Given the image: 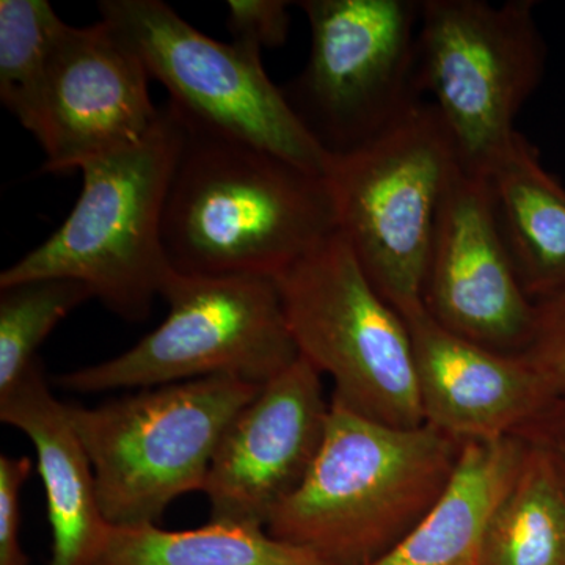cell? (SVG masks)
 I'll use <instances>...</instances> for the list:
<instances>
[{"label":"cell","mask_w":565,"mask_h":565,"mask_svg":"<svg viewBox=\"0 0 565 565\" xmlns=\"http://www.w3.org/2000/svg\"><path fill=\"white\" fill-rule=\"evenodd\" d=\"M98 565H327L266 527L214 522L195 530L111 527Z\"/></svg>","instance_id":"d6986e66"},{"label":"cell","mask_w":565,"mask_h":565,"mask_svg":"<svg viewBox=\"0 0 565 565\" xmlns=\"http://www.w3.org/2000/svg\"><path fill=\"white\" fill-rule=\"evenodd\" d=\"M534 0H422L415 84L430 93L460 166L486 174L546 70Z\"/></svg>","instance_id":"ba28073f"},{"label":"cell","mask_w":565,"mask_h":565,"mask_svg":"<svg viewBox=\"0 0 565 565\" xmlns=\"http://www.w3.org/2000/svg\"><path fill=\"white\" fill-rule=\"evenodd\" d=\"M182 140L184 128L167 104L147 139L82 166L73 211L43 244L0 274V288L71 278L126 321L147 319L172 270L162 221Z\"/></svg>","instance_id":"3957f363"},{"label":"cell","mask_w":565,"mask_h":565,"mask_svg":"<svg viewBox=\"0 0 565 565\" xmlns=\"http://www.w3.org/2000/svg\"><path fill=\"white\" fill-rule=\"evenodd\" d=\"M539 440H541V438H539ZM542 441H544V440H542ZM545 444H546V441H545ZM550 446H552L553 451L556 452L557 460H559L561 468H563L564 476H565V452L563 451V449L556 448V446H553V445H550Z\"/></svg>","instance_id":"484cf974"},{"label":"cell","mask_w":565,"mask_h":565,"mask_svg":"<svg viewBox=\"0 0 565 565\" xmlns=\"http://www.w3.org/2000/svg\"><path fill=\"white\" fill-rule=\"evenodd\" d=\"M520 355L541 377L550 403L565 394V288L534 302L530 341Z\"/></svg>","instance_id":"7402d4cb"},{"label":"cell","mask_w":565,"mask_h":565,"mask_svg":"<svg viewBox=\"0 0 565 565\" xmlns=\"http://www.w3.org/2000/svg\"><path fill=\"white\" fill-rule=\"evenodd\" d=\"M66 28L47 0H0V99L29 132Z\"/></svg>","instance_id":"ffe728a7"},{"label":"cell","mask_w":565,"mask_h":565,"mask_svg":"<svg viewBox=\"0 0 565 565\" xmlns=\"http://www.w3.org/2000/svg\"><path fill=\"white\" fill-rule=\"evenodd\" d=\"M228 24L234 43L262 51L280 47L288 40L289 6L282 0H230Z\"/></svg>","instance_id":"603a6c76"},{"label":"cell","mask_w":565,"mask_h":565,"mask_svg":"<svg viewBox=\"0 0 565 565\" xmlns=\"http://www.w3.org/2000/svg\"><path fill=\"white\" fill-rule=\"evenodd\" d=\"M462 448L429 424L390 426L332 397L321 449L266 530L327 565L374 564L433 508Z\"/></svg>","instance_id":"7a4b0ae2"},{"label":"cell","mask_w":565,"mask_h":565,"mask_svg":"<svg viewBox=\"0 0 565 565\" xmlns=\"http://www.w3.org/2000/svg\"><path fill=\"white\" fill-rule=\"evenodd\" d=\"M460 167L451 132L422 99L373 139L330 156L338 232L401 315L423 307L435 223Z\"/></svg>","instance_id":"277c9868"},{"label":"cell","mask_w":565,"mask_h":565,"mask_svg":"<svg viewBox=\"0 0 565 565\" xmlns=\"http://www.w3.org/2000/svg\"><path fill=\"white\" fill-rule=\"evenodd\" d=\"M0 419L35 448L52 531L51 565H98L111 526L68 405L55 399L40 359L0 394Z\"/></svg>","instance_id":"9a60e30c"},{"label":"cell","mask_w":565,"mask_h":565,"mask_svg":"<svg viewBox=\"0 0 565 565\" xmlns=\"http://www.w3.org/2000/svg\"><path fill=\"white\" fill-rule=\"evenodd\" d=\"M414 345L424 423L462 441L519 433L550 404L520 353L492 351L449 332L426 308L403 315Z\"/></svg>","instance_id":"5bb4252c"},{"label":"cell","mask_w":565,"mask_h":565,"mask_svg":"<svg viewBox=\"0 0 565 565\" xmlns=\"http://www.w3.org/2000/svg\"><path fill=\"white\" fill-rule=\"evenodd\" d=\"M32 467L28 456H0V565H29L21 545V492Z\"/></svg>","instance_id":"cb8c5ba5"},{"label":"cell","mask_w":565,"mask_h":565,"mask_svg":"<svg viewBox=\"0 0 565 565\" xmlns=\"http://www.w3.org/2000/svg\"><path fill=\"white\" fill-rule=\"evenodd\" d=\"M98 9L182 118L327 173L330 156L267 76L262 51L212 40L161 0H103Z\"/></svg>","instance_id":"9c48e42d"},{"label":"cell","mask_w":565,"mask_h":565,"mask_svg":"<svg viewBox=\"0 0 565 565\" xmlns=\"http://www.w3.org/2000/svg\"><path fill=\"white\" fill-rule=\"evenodd\" d=\"M519 433L541 438L565 452V394L545 405Z\"/></svg>","instance_id":"d4e9b609"},{"label":"cell","mask_w":565,"mask_h":565,"mask_svg":"<svg viewBox=\"0 0 565 565\" xmlns=\"http://www.w3.org/2000/svg\"><path fill=\"white\" fill-rule=\"evenodd\" d=\"M169 315L128 351L71 371L55 384L74 393L154 388L206 377L263 386L299 359L274 278L170 270Z\"/></svg>","instance_id":"52a82bcc"},{"label":"cell","mask_w":565,"mask_h":565,"mask_svg":"<svg viewBox=\"0 0 565 565\" xmlns=\"http://www.w3.org/2000/svg\"><path fill=\"white\" fill-rule=\"evenodd\" d=\"M505 248L533 302L565 288V188L516 132L484 174Z\"/></svg>","instance_id":"e0dca14e"},{"label":"cell","mask_w":565,"mask_h":565,"mask_svg":"<svg viewBox=\"0 0 565 565\" xmlns=\"http://www.w3.org/2000/svg\"><path fill=\"white\" fill-rule=\"evenodd\" d=\"M177 115L184 140L162 221L173 270L275 278L338 232L326 174Z\"/></svg>","instance_id":"6da1fadb"},{"label":"cell","mask_w":565,"mask_h":565,"mask_svg":"<svg viewBox=\"0 0 565 565\" xmlns=\"http://www.w3.org/2000/svg\"><path fill=\"white\" fill-rule=\"evenodd\" d=\"M526 437L465 441L444 492L388 555L371 565H479L494 512L525 460Z\"/></svg>","instance_id":"2e32d148"},{"label":"cell","mask_w":565,"mask_h":565,"mask_svg":"<svg viewBox=\"0 0 565 565\" xmlns=\"http://www.w3.org/2000/svg\"><path fill=\"white\" fill-rule=\"evenodd\" d=\"M274 280L299 356L332 379L333 399L390 426L424 424L407 322L340 232Z\"/></svg>","instance_id":"8992f818"},{"label":"cell","mask_w":565,"mask_h":565,"mask_svg":"<svg viewBox=\"0 0 565 565\" xmlns=\"http://www.w3.org/2000/svg\"><path fill=\"white\" fill-rule=\"evenodd\" d=\"M262 386L206 377L145 388L98 407L68 405L111 527L156 525L181 494L203 492L226 427Z\"/></svg>","instance_id":"5b68a950"},{"label":"cell","mask_w":565,"mask_h":565,"mask_svg":"<svg viewBox=\"0 0 565 565\" xmlns=\"http://www.w3.org/2000/svg\"><path fill=\"white\" fill-rule=\"evenodd\" d=\"M297 7L310 25V54L282 92L327 154H343L418 102L422 0H302Z\"/></svg>","instance_id":"30bf717a"},{"label":"cell","mask_w":565,"mask_h":565,"mask_svg":"<svg viewBox=\"0 0 565 565\" xmlns=\"http://www.w3.org/2000/svg\"><path fill=\"white\" fill-rule=\"evenodd\" d=\"M423 305L449 332L492 351L520 353L530 341L534 302L505 248L484 174L460 167L446 189Z\"/></svg>","instance_id":"7c38bea8"},{"label":"cell","mask_w":565,"mask_h":565,"mask_svg":"<svg viewBox=\"0 0 565 565\" xmlns=\"http://www.w3.org/2000/svg\"><path fill=\"white\" fill-rule=\"evenodd\" d=\"M526 438L525 460L494 512L479 565H565L564 471L552 446Z\"/></svg>","instance_id":"ac0fdd59"},{"label":"cell","mask_w":565,"mask_h":565,"mask_svg":"<svg viewBox=\"0 0 565 565\" xmlns=\"http://www.w3.org/2000/svg\"><path fill=\"white\" fill-rule=\"evenodd\" d=\"M329 414L322 374L302 356L266 382L212 457L203 487L210 520L266 527L310 471Z\"/></svg>","instance_id":"4fadbf2b"},{"label":"cell","mask_w":565,"mask_h":565,"mask_svg":"<svg viewBox=\"0 0 565 565\" xmlns=\"http://www.w3.org/2000/svg\"><path fill=\"white\" fill-rule=\"evenodd\" d=\"M150 81L139 55L106 22L68 24L47 66L31 129L46 156L44 170H81L147 139L161 118Z\"/></svg>","instance_id":"8fae6325"},{"label":"cell","mask_w":565,"mask_h":565,"mask_svg":"<svg viewBox=\"0 0 565 565\" xmlns=\"http://www.w3.org/2000/svg\"><path fill=\"white\" fill-rule=\"evenodd\" d=\"M84 282L36 278L0 288V394L39 360L43 341L79 305L92 299Z\"/></svg>","instance_id":"44dd1931"}]
</instances>
